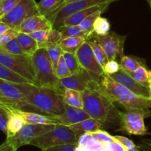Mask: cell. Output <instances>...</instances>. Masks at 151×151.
Listing matches in <instances>:
<instances>
[{"label":"cell","instance_id":"obj_6","mask_svg":"<svg viewBox=\"0 0 151 151\" xmlns=\"http://www.w3.org/2000/svg\"><path fill=\"white\" fill-rule=\"evenodd\" d=\"M120 118V129L130 135L145 136L149 134L145 125V119L151 116L150 109L125 108V111H118Z\"/></svg>","mask_w":151,"mask_h":151},{"label":"cell","instance_id":"obj_45","mask_svg":"<svg viewBox=\"0 0 151 151\" xmlns=\"http://www.w3.org/2000/svg\"><path fill=\"white\" fill-rule=\"evenodd\" d=\"M91 137H92V133H85V134H82V135H81L78 137V145L85 147V146L86 145L88 140Z\"/></svg>","mask_w":151,"mask_h":151},{"label":"cell","instance_id":"obj_4","mask_svg":"<svg viewBox=\"0 0 151 151\" xmlns=\"http://www.w3.org/2000/svg\"><path fill=\"white\" fill-rule=\"evenodd\" d=\"M30 56L38 86L52 88L62 93L59 79L56 75L47 50L45 48H38Z\"/></svg>","mask_w":151,"mask_h":151},{"label":"cell","instance_id":"obj_29","mask_svg":"<svg viewBox=\"0 0 151 151\" xmlns=\"http://www.w3.org/2000/svg\"><path fill=\"white\" fill-rule=\"evenodd\" d=\"M88 44L91 46V49H92V51L94 52V56H95L96 59L97 60V61L99 62L100 65L102 66V67H104L105 65L107 63V62L109 61V58H108L107 55H106V52H105L104 50L103 49V47L99 44V43L97 41L91 38L88 40Z\"/></svg>","mask_w":151,"mask_h":151},{"label":"cell","instance_id":"obj_15","mask_svg":"<svg viewBox=\"0 0 151 151\" xmlns=\"http://www.w3.org/2000/svg\"><path fill=\"white\" fill-rule=\"evenodd\" d=\"M53 119L57 121L58 124L70 126L74 124L78 123L80 122L88 119L91 116L81 108L73 107L65 104V111L62 114L56 116H52Z\"/></svg>","mask_w":151,"mask_h":151},{"label":"cell","instance_id":"obj_31","mask_svg":"<svg viewBox=\"0 0 151 151\" xmlns=\"http://www.w3.org/2000/svg\"><path fill=\"white\" fill-rule=\"evenodd\" d=\"M150 70L146 68L145 66H141L133 72H130L129 74L133 78L136 80L137 82L139 83L142 85L145 86L149 88V77H150Z\"/></svg>","mask_w":151,"mask_h":151},{"label":"cell","instance_id":"obj_42","mask_svg":"<svg viewBox=\"0 0 151 151\" xmlns=\"http://www.w3.org/2000/svg\"><path fill=\"white\" fill-rule=\"evenodd\" d=\"M94 134L97 136L98 139L103 143L113 142L116 141L114 137H112L111 135H110V134H109V133L106 132V131L99 130V131L94 132Z\"/></svg>","mask_w":151,"mask_h":151},{"label":"cell","instance_id":"obj_32","mask_svg":"<svg viewBox=\"0 0 151 151\" xmlns=\"http://www.w3.org/2000/svg\"><path fill=\"white\" fill-rule=\"evenodd\" d=\"M59 30L61 34V40L67 38H74V37H84L88 40L84 32L81 30L79 25L65 26L60 28Z\"/></svg>","mask_w":151,"mask_h":151},{"label":"cell","instance_id":"obj_34","mask_svg":"<svg viewBox=\"0 0 151 151\" xmlns=\"http://www.w3.org/2000/svg\"><path fill=\"white\" fill-rule=\"evenodd\" d=\"M0 49L7 52L10 53V54L14 55H24L26 53L24 52L21 47L20 44L18 41L17 38H13L11 41H8L7 43L0 45Z\"/></svg>","mask_w":151,"mask_h":151},{"label":"cell","instance_id":"obj_22","mask_svg":"<svg viewBox=\"0 0 151 151\" xmlns=\"http://www.w3.org/2000/svg\"><path fill=\"white\" fill-rule=\"evenodd\" d=\"M16 38L24 52L29 55H32L39 48L38 42L33 38H32L29 34L19 32Z\"/></svg>","mask_w":151,"mask_h":151},{"label":"cell","instance_id":"obj_5","mask_svg":"<svg viewBox=\"0 0 151 151\" xmlns=\"http://www.w3.org/2000/svg\"><path fill=\"white\" fill-rule=\"evenodd\" d=\"M78 137L69 126L57 124L55 128L32 139L29 145L44 150L61 145H78Z\"/></svg>","mask_w":151,"mask_h":151},{"label":"cell","instance_id":"obj_21","mask_svg":"<svg viewBox=\"0 0 151 151\" xmlns=\"http://www.w3.org/2000/svg\"><path fill=\"white\" fill-rule=\"evenodd\" d=\"M86 41H88L87 38L84 37H74L60 40L58 44L64 52L75 54L81 46Z\"/></svg>","mask_w":151,"mask_h":151},{"label":"cell","instance_id":"obj_28","mask_svg":"<svg viewBox=\"0 0 151 151\" xmlns=\"http://www.w3.org/2000/svg\"><path fill=\"white\" fill-rule=\"evenodd\" d=\"M0 79L16 83H30L27 79L15 73L0 63Z\"/></svg>","mask_w":151,"mask_h":151},{"label":"cell","instance_id":"obj_52","mask_svg":"<svg viewBox=\"0 0 151 151\" xmlns=\"http://www.w3.org/2000/svg\"><path fill=\"white\" fill-rule=\"evenodd\" d=\"M81 1V0H63L61 4H60V7H61L62 6L65 5V4H69V3L75 2V1ZM60 7H59V8H60Z\"/></svg>","mask_w":151,"mask_h":151},{"label":"cell","instance_id":"obj_50","mask_svg":"<svg viewBox=\"0 0 151 151\" xmlns=\"http://www.w3.org/2000/svg\"><path fill=\"white\" fill-rule=\"evenodd\" d=\"M9 28H10V27L8 25H7L5 23L0 21V35L4 33V32H6Z\"/></svg>","mask_w":151,"mask_h":151},{"label":"cell","instance_id":"obj_49","mask_svg":"<svg viewBox=\"0 0 151 151\" xmlns=\"http://www.w3.org/2000/svg\"><path fill=\"white\" fill-rule=\"evenodd\" d=\"M114 145H115V151H127L126 148L124 145H122L120 142L118 141L114 142Z\"/></svg>","mask_w":151,"mask_h":151},{"label":"cell","instance_id":"obj_3","mask_svg":"<svg viewBox=\"0 0 151 151\" xmlns=\"http://www.w3.org/2000/svg\"><path fill=\"white\" fill-rule=\"evenodd\" d=\"M103 90L113 103H118L125 108L150 109L151 100L141 97L112 79L104 73L100 81Z\"/></svg>","mask_w":151,"mask_h":151},{"label":"cell","instance_id":"obj_27","mask_svg":"<svg viewBox=\"0 0 151 151\" xmlns=\"http://www.w3.org/2000/svg\"><path fill=\"white\" fill-rule=\"evenodd\" d=\"M120 68L128 73L133 72L137 70L139 66H145V63H143L142 60L131 56L123 55L120 59Z\"/></svg>","mask_w":151,"mask_h":151},{"label":"cell","instance_id":"obj_25","mask_svg":"<svg viewBox=\"0 0 151 151\" xmlns=\"http://www.w3.org/2000/svg\"><path fill=\"white\" fill-rule=\"evenodd\" d=\"M24 125V122L20 116L9 111L8 115H7V137H13L14 135H16L22 129Z\"/></svg>","mask_w":151,"mask_h":151},{"label":"cell","instance_id":"obj_8","mask_svg":"<svg viewBox=\"0 0 151 151\" xmlns=\"http://www.w3.org/2000/svg\"><path fill=\"white\" fill-rule=\"evenodd\" d=\"M37 15L40 13L35 0H20L17 5L0 21L19 31L20 25L25 19Z\"/></svg>","mask_w":151,"mask_h":151},{"label":"cell","instance_id":"obj_56","mask_svg":"<svg viewBox=\"0 0 151 151\" xmlns=\"http://www.w3.org/2000/svg\"><path fill=\"white\" fill-rule=\"evenodd\" d=\"M150 141H151V140H150Z\"/></svg>","mask_w":151,"mask_h":151},{"label":"cell","instance_id":"obj_35","mask_svg":"<svg viewBox=\"0 0 151 151\" xmlns=\"http://www.w3.org/2000/svg\"><path fill=\"white\" fill-rule=\"evenodd\" d=\"M45 49L47 50V52H48L50 58V60H51L53 66H54L55 70V68L56 66H57L60 57L63 55V51L62 50V49L59 47V45L58 44H52V45L48 46L47 47H46Z\"/></svg>","mask_w":151,"mask_h":151},{"label":"cell","instance_id":"obj_20","mask_svg":"<svg viewBox=\"0 0 151 151\" xmlns=\"http://www.w3.org/2000/svg\"><path fill=\"white\" fill-rule=\"evenodd\" d=\"M69 127L75 133L77 137H79L85 133H94L99 130H101L103 123L99 122L97 119L90 117Z\"/></svg>","mask_w":151,"mask_h":151},{"label":"cell","instance_id":"obj_7","mask_svg":"<svg viewBox=\"0 0 151 151\" xmlns=\"http://www.w3.org/2000/svg\"><path fill=\"white\" fill-rule=\"evenodd\" d=\"M0 63L27 80L30 83L38 86L31 56L29 55L10 54L0 49Z\"/></svg>","mask_w":151,"mask_h":151},{"label":"cell","instance_id":"obj_16","mask_svg":"<svg viewBox=\"0 0 151 151\" xmlns=\"http://www.w3.org/2000/svg\"><path fill=\"white\" fill-rule=\"evenodd\" d=\"M50 29H53V26L50 19L42 15H37L25 19L20 25L19 31L30 34L36 31Z\"/></svg>","mask_w":151,"mask_h":151},{"label":"cell","instance_id":"obj_26","mask_svg":"<svg viewBox=\"0 0 151 151\" xmlns=\"http://www.w3.org/2000/svg\"><path fill=\"white\" fill-rule=\"evenodd\" d=\"M104 11L103 10H97V11L94 12V13H91V15L86 18L82 22L79 24L80 28L81 30L84 32L86 36L89 39L92 35L94 34V24L96 19L101 16L102 13Z\"/></svg>","mask_w":151,"mask_h":151},{"label":"cell","instance_id":"obj_54","mask_svg":"<svg viewBox=\"0 0 151 151\" xmlns=\"http://www.w3.org/2000/svg\"><path fill=\"white\" fill-rule=\"evenodd\" d=\"M149 88L151 91V70L150 72V77H149Z\"/></svg>","mask_w":151,"mask_h":151},{"label":"cell","instance_id":"obj_30","mask_svg":"<svg viewBox=\"0 0 151 151\" xmlns=\"http://www.w3.org/2000/svg\"><path fill=\"white\" fill-rule=\"evenodd\" d=\"M63 56L72 75L80 73L83 70L82 66L80 64L79 60H78L76 55L74 54V53L64 52H63Z\"/></svg>","mask_w":151,"mask_h":151},{"label":"cell","instance_id":"obj_19","mask_svg":"<svg viewBox=\"0 0 151 151\" xmlns=\"http://www.w3.org/2000/svg\"><path fill=\"white\" fill-rule=\"evenodd\" d=\"M111 3H105V4H99V5L93 6V7H89V8L85 9V10H81V11L76 12V13H73L71 16H68L67 18L63 20L62 22V24L60 28L63 27L65 26H72V25H79L84 19L86 17H88L89 15L91 13H94V12L97 11V10H105Z\"/></svg>","mask_w":151,"mask_h":151},{"label":"cell","instance_id":"obj_18","mask_svg":"<svg viewBox=\"0 0 151 151\" xmlns=\"http://www.w3.org/2000/svg\"><path fill=\"white\" fill-rule=\"evenodd\" d=\"M29 35L38 42L39 48H46L52 44H57L61 40L60 30L56 29L36 31Z\"/></svg>","mask_w":151,"mask_h":151},{"label":"cell","instance_id":"obj_11","mask_svg":"<svg viewBox=\"0 0 151 151\" xmlns=\"http://www.w3.org/2000/svg\"><path fill=\"white\" fill-rule=\"evenodd\" d=\"M75 55L83 69L90 74L94 81L100 83L102 76L105 73L104 70L96 59L88 41L81 46Z\"/></svg>","mask_w":151,"mask_h":151},{"label":"cell","instance_id":"obj_44","mask_svg":"<svg viewBox=\"0 0 151 151\" xmlns=\"http://www.w3.org/2000/svg\"><path fill=\"white\" fill-rule=\"evenodd\" d=\"M0 105L4 106H7V107L10 108H15V109H20L19 105L16 103H15L13 100H10L9 99L6 98L5 97L2 95L1 92H0Z\"/></svg>","mask_w":151,"mask_h":151},{"label":"cell","instance_id":"obj_39","mask_svg":"<svg viewBox=\"0 0 151 151\" xmlns=\"http://www.w3.org/2000/svg\"><path fill=\"white\" fill-rule=\"evenodd\" d=\"M85 147L88 151H104L105 143L100 141H97V140L94 139L93 137H91L88 140Z\"/></svg>","mask_w":151,"mask_h":151},{"label":"cell","instance_id":"obj_1","mask_svg":"<svg viewBox=\"0 0 151 151\" xmlns=\"http://www.w3.org/2000/svg\"><path fill=\"white\" fill-rule=\"evenodd\" d=\"M16 84L23 94V103L27 106L50 116H58L64 112L66 103L60 91L32 83Z\"/></svg>","mask_w":151,"mask_h":151},{"label":"cell","instance_id":"obj_33","mask_svg":"<svg viewBox=\"0 0 151 151\" xmlns=\"http://www.w3.org/2000/svg\"><path fill=\"white\" fill-rule=\"evenodd\" d=\"M110 22L106 18L99 16L94 24V33L97 35H105L110 32Z\"/></svg>","mask_w":151,"mask_h":151},{"label":"cell","instance_id":"obj_37","mask_svg":"<svg viewBox=\"0 0 151 151\" xmlns=\"http://www.w3.org/2000/svg\"><path fill=\"white\" fill-rule=\"evenodd\" d=\"M20 0H0V20L10 13Z\"/></svg>","mask_w":151,"mask_h":151},{"label":"cell","instance_id":"obj_55","mask_svg":"<svg viewBox=\"0 0 151 151\" xmlns=\"http://www.w3.org/2000/svg\"><path fill=\"white\" fill-rule=\"evenodd\" d=\"M147 1H148L149 4H150V7H151V0H147Z\"/></svg>","mask_w":151,"mask_h":151},{"label":"cell","instance_id":"obj_24","mask_svg":"<svg viewBox=\"0 0 151 151\" xmlns=\"http://www.w3.org/2000/svg\"><path fill=\"white\" fill-rule=\"evenodd\" d=\"M63 0H41L37 3L40 15L49 17L60 7Z\"/></svg>","mask_w":151,"mask_h":151},{"label":"cell","instance_id":"obj_46","mask_svg":"<svg viewBox=\"0 0 151 151\" xmlns=\"http://www.w3.org/2000/svg\"><path fill=\"white\" fill-rule=\"evenodd\" d=\"M0 131L7 135V115L0 114Z\"/></svg>","mask_w":151,"mask_h":151},{"label":"cell","instance_id":"obj_9","mask_svg":"<svg viewBox=\"0 0 151 151\" xmlns=\"http://www.w3.org/2000/svg\"><path fill=\"white\" fill-rule=\"evenodd\" d=\"M114 1L116 0H81V1H75L62 6L47 18L52 23L53 29H59L63 20L73 13L89 8L93 6L99 5L105 3H111Z\"/></svg>","mask_w":151,"mask_h":151},{"label":"cell","instance_id":"obj_23","mask_svg":"<svg viewBox=\"0 0 151 151\" xmlns=\"http://www.w3.org/2000/svg\"><path fill=\"white\" fill-rule=\"evenodd\" d=\"M63 97L66 104L81 109H83V95L81 91L65 88L63 91Z\"/></svg>","mask_w":151,"mask_h":151},{"label":"cell","instance_id":"obj_53","mask_svg":"<svg viewBox=\"0 0 151 151\" xmlns=\"http://www.w3.org/2000/svg\"><path fill=\"white\" fill-rule=\"evenodd\" d=\"M75 151H88L86 149V147H81V146H79L77 145L76 148H75Z\"/></svg>","mask_w":151,"mask_h":151},{"label":"cell","instance_id":"obj_43","mask_svg":"<svg viewBox=\"0 0 151 151\" xmlns=\"http://www.w3.org/2000/svg\"><path fill=\"white\" fill-rule=\"evenodd\" d=\"M76 144H67L61 145L54 146V147H49V148L41 150L42 151H75Z\"/></svg>","mask_w":151,"mask_h":151},{"label":"cell","instance_id":"obj_48","mask_svg":"<svg viewBox=\"0 0 151 151\" xmlns=\"http://www.w3.org/2000/svg\"><path fill=\"white\" fill-rule=\"evenodd\" d=\"M142 145H138V151H151V141L145 140Z\"/></svg>","mask_w":151,"mask_h":151},{"label":"cell","instance_id":"obj_41","mask_svg":"<svg viewBox=\"0 0 151 151\" xmlns=\"http://www.w3.org/2000/svg\"><path fill=\"white\" fill-rule=\"evenodd\" d=\"M120 69V64L116 60H109L103 67L105 73L109 75L116 73Z\"/></svg>","mask_w":151,"mask_h":151},{"label":"cell","instance_id":"obj_14","mask_svg":"<svg viewBox=\"0 0 151 151\" xmlns=\"http://www.w3.org/2000/svg\"><path fill=\"white\" fill-rule=\"evenodd\" d=\"M94 81L87 71L83 69L80 73L72 75L67 78L59 80L60 88L63 93L65 88L76 90L83 92L88 87L91 81Z\"/></svg>","mask_w":151,"mask_h":151},{"label":"cell","instance_id":"obj_2","mask_svg":"<svg viewBox=\"0 0 151 151\" xmlns=\"http://www.w3.org/2000/svg\"><path fill=\"white\" fill-rule=\"evenodd\" d=\"M83 110L94 119L101 123L109 121L114 107L103 90L100 83L92 81L82 92Z\"/></svg>","mask_w":151,"mask_h":151},{"label":"cell","instance_id":"obj_13","mask_svg":"<svg viewBox=\"0 0 151 151\" xmlns=\"http://www.w3.org/2000/svg\"><path fill=\"white\" fill-rule=\"evenodd\" d=\"M110 77L137 95L151 100V91L150 88L137 82L123 69H120L116 73L110 75Z\"/></svg>","mask_w":151,"mask_h":151},{"label":"cell","instance_id":"obj_38","mask_svg":"<svg viewBox=\"0 0 151 151\" xmlns=\"http://www.w3.org/2000/svg\"><path fill=\"white\" fill-rule=\"evenodd\" d=\"M114 138L116 141L125 146L127 151H138V145H136L134 142L127 137H122V136H114Z\"/></svg>","mask_w":151,"mask_h":151},{"label":"cell","instance_id":"obj_47","mask_svg":"<svg viewBox=\"0 0 151 151\" xmlns=\"http://www.w3.org/2000/svg\"><path fill=\"white\" fill-rule=\"evenodd\" d=\"M17 149L8 141L6 139L2 144L0 145V151H16Z\"/></svg>","mask_w":151,"mask_h":151},{"label":"cell","instance_id":"obj_10","mask_svg":"<svg viewBox=\"0 0 151 151\" xmlns=\"http://www.w3.org/2000/svg\"><path fill=\"white\" fill-rule=\"evenodd\" d=\"M57 124L51 125H43V124H24L22 129L13 137H7L8 140L16 149L29 142L36 137L51 131Z\"/></svg>","mask_w":151,"mask_h":151},{"label":"cell","instance_id":"obj_36","mask_svg":"<svg viewBox=\"0 0 151 151\" xmlns=\"http://www.w3.org/2000/svg\"><path fill=\"white\" fill-rule=\"evenodd\" d=\"M55 74L57 75L58 78L59 80L63 79V78H67L72 75L67 65H66V61L64 60V58L62 55L58 63L57 66L55 68Z\"/></svg>","mask_w":151,"mask_h":151},{"label":"cell","instance_id":"obj_17","mask_svg":"<svg viewBox=\"0 0 151 151\" xmlns=\"http://www.w3.org/2000/svg\"><path fill=\"white\" fill-rule=\"evenodd\" d=\"M7 109L10 111L13 112L18 116H20L24 121V124H43V125H51V124H58L57 121L53 119L52 116L47 115L33 113L24 111L22 109H15L6 106Z\"/></svg>","mask_w":151,"mask_h":151},{"label":"cell","instance_id":"obj_51","mask_svg":"<svg viewBox=\"0 0 151 151\" xmlns=\"http://www.w3.org/2000/svg\"><path fill=\"white\" fill-rule=\"evenodd\" d=\"M8 113H9V111L8 109H7V107L0 105V114L8 115Z\"/></svg>","mask_w":151,"mask_h":151},{"label":"cell","instance_id":"obj_40","mask_svg":"<svg viewBox=\"0 0 151 151\" xmlns=\"http://www.w3.org/2000/svg\"><path fill=\"white\" fill-rule=\"evenodd\" d=\"M19 31L13 28H9L6 32L0 35V45L7 43L13 38H16L19 34Z\"/></svg>","mask_w":151,"mask_h":151},{"label":"cell","instance_id":"obj_12","mask_svg":"<svg viewBox=\"0 0 151 151\" xmlns=\"http://www.w3.org/2000/svg\"><path fill=\"white\" fill-rule=\"evenodd\" d=\"M91 38L103 47L109 60H116L124 55V44L126 35H120L114 32H109L105 35L93 34Z\"/></svg>","mask_w":151,"mask_h":151}]
</instances>
